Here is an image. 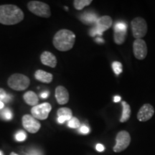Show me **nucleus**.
Here are the masks:
<instances>
[{"label":"nucleus","instance_id":"obj_1","mask_svg":"<svg viewBox=\"0 0 155 155\" xmlns=\"http://www.w3.org/2000/svg\"><path fill=\"white\" fill-rule=\"evenodd\" d=\"M24 13L22 9L14 5L0 6V23L5 25H13L22 22Z\"/></svg>","mask_w":155,"mask_h":155},{"label":"nucleus","instance_id":"obj_2","mask_svg":"<svg viewBox=\"0 0 155 155\" xmlns=\"http://www.w3.org/2000/svg\"><path fill=\"white\" fill-rule=\"evenodd\" d=\"M75 42V35L74 32L66 29L58 31L53 40L54 47L62 52H66L72 49Z\"/></svg>","mask_w":155,"mask_h":155},{"label":"nucleus","instance_id":"obj_3","mask_svg":"<svg viewBox=\"0 0 155 155\" xmlns=\"http://www.w3.org/2000/svg\"><path fill=\"white\" fill-rule=\"evenodd\" d=\"M7 84L9 87L15 91H24L30 86V80L26 75L21 73H15L8 78Z\"/></svg>","mask_w":155,"mask_h":155},{"label":"nucleus","instance_id":"obj_4","mask_svg":"<svg viewBox=\"0 0 155 155\" xmlns=\"http://www.w3.org/2000/svg\"><path fill=\"white\" fill-rule=\"evenodd\" d=\"M28 9L37 16L48 18L51 16L50 6L40 1H30L28 4Z\"/></svg>","mask_w":155,"mask_h":155},{"label":"nucleus","instance_id":"obj_5","mask_svg":"<svg viewBox=\"0 0 155 155\" xmlns=\"http://www.w3.org/2000/svg\"><path fill=\"white\" fill-rule=\"evenodd\" d=\"M112 24H113V20L111 17L105 15L99 17L97 19L94 28L91 30V35L93 37L102 35L104 32L111 28Z\"/></svg>","mask_w":155,"mask_h":155},{"label":"nucleus","instance_id":"obj_6","mask_svg":"<svg viewBox=\"0 0 155 155\" xmlns=\"http://www.w3.org/2000/svg\"><path fill=\"white\" fill-rule=\"evenodd\" d=\"M131 30L136 39H141L147 32V24L144 19L136 17L131 21Z\"/></svg>","mask_w":155,"mask_h":155},{"label":"nucleus","instance_id":"obj_7","mask_svg":"<svg viewBox=\"0 0 155 155\" xmlns=\"http://www.w3.org/2000/svg\"><path fill=\"white\" fill-rule=\"evenodd\" d=\"M116 144L114 147V152H121L124 151L131 143V136L127 131H121L116 137Z\"/></svg>","mask_w":155,"mask_h":155},{"label":"nucleus","instance_id":"obj_8","mask_svg":"<svg viewBox=\"0 0 155 155\" xmlns=\"http://www.w3.org/2000/svg\"><path fill=\"white\" fill-rule=\"evenodd\" d=\"M51 110V105H50L49 103L46 102L33 106L32 109H31V114H32V116L34 118H35L36 119L45 120L48 119Z\"/></svg>","mask_w":155,"mask_h":155},{"label":"nucleus","instance_id":"obj_9","mask_svg":"<svg viewBox=\"0 0 155 155\" xmlns=\"http://www.w3.org/2000/svg\"><path fill=\"white\" fill-rule=\"evenodd\" d=\"M22 122L25 129L31 134L37 133L41 127L40 121L29 114H25L22 116Z\"/></svg>","mask_w":155,"mask_h":155},{"label":"nucleus","instance_id":"obj_10","mask_svg":"<svg viewBox=\"0 0 155 155\" xmlns=\"http://www.w3.org/2000/svg\"><path fill=\"white\" fill-rule=\"evenodd\" d=\"M133 51L135 58L141 61L147 55V46L146 42L142 39H136L133 43Z\"/></svg>","mask_w":155,"mask_h":155},{"label":"nucleus","instance_id":"obj_11","mask_svg":"<svg viewBox=\"0 0 155 155\" xmlns=\"http://www.w3.org/2000/svg\"><path fill=\"white\" fill-rule=\"evenodd\" d=\"M154 114V108L150 104H144L137 114V119L139 121H147L152 119Z\"/></svg>","mask_w":155,"mask_h":155},{"label":"nucleus","instance_id":"obj_12","mask_svg":"<svg viewBox=\"0 0 155 155\" xmlns=\"http://www.w3.org/2000/svg\"><path fill=\"white\" fill-rule=\"evenodd\" d=\"M55 96L57 102L61 105L66 104L68 102L69 93L67 89L63 86H59L55 88Z\"/></svg>","mask_w":155,"mask_h":155},{"label":"nucleus","instance_id":"obj_13","mask_svg":"<svg viewBox=\"0 0 155 155\" xmlns=\"http://www.w3.org/2000/svg\"><path fill=\"white\" fill-rule=\"evenodd\" d=\"M41 63L47 66L55 68L57 65V58L53 53L48 51H45L40 55Z\"/></svg>","mask_w":155,"mask_h":155},{"label":"nucleus","instance_id":"obj_14","mask_svg":"<svg viewBox=\"0 0 155 155\" xmlns=\"http://www.w3.org/2000/svg\"><path fill=\"white\" fill-rule=\"evenodd\" d=\"M35 77L37 80L42 83H50L53 81V75L52 73H50L42 70H38L35 73Z\"/></svg>","mask_w":155,"mask_h":155},{"label":"nucleus","instance_id":"obj_15","mask_svg":"<svg viewBox=\"0 0 155 155\" xmlns=\"http://www.w3.org/2000/svg\"><path fill=\"white\" fill-rule=\"evenodd\" d=\"M23 98H24L26 104L32 106H35L38 105L39 101L38 95H37L35 92L31 91L25 93L24 96H23Z\"/></svg>","mask_w":155,"mask_h":155},{"label":"nucleus","instance_id":"obj_16","mask_svg":"<svg viewBox=\"0 0 155 155\" xmlns=\"http://www.w3.org/2000/svg\"><path fill=\"white\" fill-rule=\"evenodd\" d=\"M122 107H123V112H122V115L120 118L119 121L121 123H124L127 122L131 116V107L129 104H127L126 101H122Z\"/></svg>","mask_w":155,"mask_h":155},{"label":"nucleus","instance_id":"obj_17","mask_svg":"<svg viewBox=\"0 0 155 155\" xmlns=\"http://www.w3.org/2000/svg\"><path fill=\"white\" fill-rule=\"evenodd\" d=\"M98 17L96 14L91 12H85L81 15V22H83L84 24H91V23L96 22L97 19H98Z\"/></svg>","mask_w":155,"mask_h":155},{"label":"nucleus","instance_id":"obj_18","mask_svg":"<svg viewBox=\"0 0 155 155\" xmlns=\"http://www.w3.org/2000/svg\"><path fill=\"white\" fill-rule=\"evenodd\" d=\"M127 31L114 30V40L117 45H122L125 42Z\"/></svg>","mask_w":155,"mask_h":155},{"label":"nucleus","instance_id":"obj_19","mask_svg":"<svg viewBox=\"0 0 155 155\" xmlns=\"http://www.w3.org/2000/svg\"><path fill=\"white\" fill-rule=\"evenodd\" d=\"M57 115L58 117H63L68 121L73 117V113L71 109L66 107L59 108L57 111Z\"/></svg>","mask_w":155,"mask_h":155},{"label":"nucleus","instance_id":"obj_20","mask_svg":"<svg viewBox=\"0 0 155 155\" xmlns=\"http://www.w3.org/2000/svg\"><path fill=\"white\" fill-rule=\"evenodd\" d=\"M92 3V0H75L73 2V6L77 10H81L85 7L90 5Z\"/></svg>","mask_w":155,"mask_h":155},{"label":"nucleus","instance_id":"obj_21","mask_svg":"<svg viewBox=\"0 0 155 155\" xmlns=\"http://www.w3.org/2000/svg\"><path fill=\"white\" fill-rule=\"evenodd\" d=\"M112 69H113L114 73L116 75H119L122 73L123 71V66H122V64L120 62L118 61H114L112 63Z\"/></svg>","mask_w":155,"mask_h":155},{"label":"nucleus","instance_id":"obj_22","mask_svg":"<svg viewBox=\"0 0 155 155\" xmlns=\"http://www.w3.org/2000/svg\"><path fill=\"white\" fill-rule=\"evenodd\" d=\"M68 126L72 129H78L81 127L80 121L76 117H73L68 121Z\"/></svg>","mask_w":155,"mask_h":155},{"label":"nucleus","instance_id":"obj_23","mask_svg":"<svg viewBox=\"0 0 155 155\" xmlns=\"http://www.w3.org/2000/svg\"><path fill=\"white\" fill-rule=\"evenodd\" d=\"M127 23L124 21H118L114 25V30L127 31Z\"/></svg>","mask_w":155,"mask_h":155},{"label":"nucleus","instance_id":"obj_24","mask_svg":"<svg viewBox=\"0 0 155 155\" xmlns=\"http://www.w3.org/2000/svg\"><path fill=\"white\" fill-rule=\"evenodd\" d=\"M1 116L2 117L6 120H10L12 119V113L9 108H6L5 109H3L1 111Z\"/></svg>","mask_w":155,"mask_h":155},{"label":"nucleus","instance_id":"obj_25","mask_svg":"<svg viewBox=\"0 0 155 155\" xmlns=\"http://www.w3.org/2000/svg\"><path fill=\"white\" fill-rule=\"evenodd\" d=\"M27 139L26 133L24 131L19 130L15 134V139L17 141H24Z\"/></svg>","mask_w":155,"mask_h":155},{"label":"nucleus","instance_id":"obj_26","mask_svg":"<svg viewBox=\"0 0 155 155\" xmlns=\"http://www.w3.org/2000/svg\"><path fill=\"white\" fill-rule=\"evenodd\" d=\"M79 131H80L81 134H88L89 131H90V129H89V128L87 127V126L83 125L79 128Z\"/></svg>","mask_w":155,"mask_h":155},{"label":"nucleus","instance_id":"obj_27","mask_svg":"<svg viewBox=\"0 0 155 155\" xmlns=\"http://www.w3.org/2000/svg\"><path fill=\"white\" fill-rule=\"evenodd\" d=\"M25 155H42V153L40 152L39 150H30V152L27 153Z\"/></svg>","mask_w":155,"mask_h":155},{"label":"nucleus","instance_id":"obj_28","mask_svg":"<svg viewBox=\"0 0 155 155\" xmlns=\"http://www.w3.org/2000/svg\"><path fill=\"white\" fill-rule=\"evenodd\" d=\"M6 95H7V93H6L5 89L0 88V101H2V100L5 98Z\"/></svg>","mask_w":155,"mask_h":155},{"label":"nucleus","instance_id":"obj_29","mask_svg":"<svg viewBox=\"0 0 155 155\" xmlns=\"http://www.w3.org/2000/svg\"><path fill=\"white\" fill-rule=\"evenodd\" d=\"M12 96L10 94H7L5 97V98L2 100V102L4 104H5V103H8L9 101H12Z\"/></svg>","mask_w":155,"mask_h":155},{"label":"nucleus","instance_id":"obj_30","mask_svg":"<svg viewBox=\"0 0 155 155\" xmlns=\"http://www.w3.org/2000/svg\"><path fill=\"white\" fill-rule=\"evenodd\" d=\"M96 150L98 151V152H104V150H105V147H104V145L101 144H98L96 145Z\"/></svg>","mask_w":155,"mask_h":155},{"label":"nucleus","instance_id":"obj_31","mask_svg":"<svg viewBox=\"0 0 155 155\" xmlns=\"http://www.w3.org/2000/svg\"><path fill=\"white\" fill-rule=\"evenodd\" d=\"M48 96H49V92H48V91H45L42 92L40 94V97H41L42 98H48Z\"/></svg>","mask_w":155,"mask_h":155},{"label":"nucleus","instance_id":"obj_32","mask_svg":"<svg viewBox=\"0 0 155 155\" xmlns=\"http://www.w3.org/2000/svg\"><path fill=\"white\" fill-rule=\"evenodd\" d=\"M121 96H115L114 97V102H119V101H121Z\"/></svg>","mask_w":155,"mask_h":155},{"label":"nucleus","instance_id":"obj_33","mask_svg":"<svg viewBox=\"0 0 155 155\" xmlns=\"http://www.w3.org/2000/svg\"><path fill=\"white\" fill-rule=\"evenodd\" d=\"M96 40V41L98 42H101V43H102V42H104V40H103V39L101 38H97Z\"/></svg>","mask_w":155,"mask_h":155},{"label":"nucleus","instance_id":"obj_34","mask_svg":"<svg viewBox=\"0 0 155 155\" xmlns=\"http://www.w3.org/2000/svg\"><path fill=\"white\" fill-rule=\"evenodd\" d=\"M4 106H5V104L2 101H0V109H3Z\"/></svg>","mask_w":155,"mask_h":155},{"label":"nucleus","instance_id":"obj_35","mask_svg":"<svg viewBox=\"0 0 155 155\" xmlns=\"http://www.w3.org/2000/svg\"><path fill=\"white\" fill-rule=\"evenodd\" d=\"M10 155H18V154H16V153H15V152H12Z\"/></svg>","mask_w":155,"mask_h":155},{"label":"nucleus","instance_id":"obj_36","mask_svg":"<svg viewBox=\"0 0 155 155\" xmlns=\"http://www.w3.org/2000/svg\"><path fill=\"white\" fill-rule=\"evenodd\" d=\"M0 155H4L2 152H1V151H0Z\"/></svg>","mask_w":155,"mask_h":155}]
</instances>
